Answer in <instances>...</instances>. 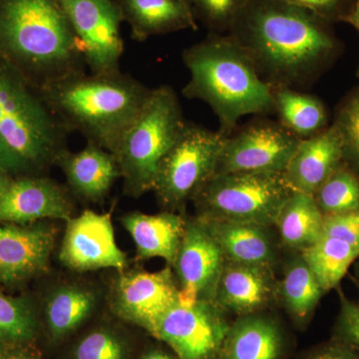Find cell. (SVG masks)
Here are the masks:
<instances>
[{"mask_svg":"<svg viewBox=\"0 0 359 359\" xmlns=\"http://www.w3.org/2000/svg\"><path fill=\"white\" fill-rule=\"evenodd\" d=\"M228 35L273 89L313 83L339 48L332 23L285 0H250Z\"/></svg>","mask_w":359,"mask_h":359,"instance_id":"cell-1","label":"cell"},{"mask_svg":"<svg viewBox=\"0 0 359 359\" xmlns=\"http://www.w3.org/2000/svg\"><path fill=\"white\" fill-rule=\"evenodd\" d=\"M0 58L39 90L87 69L59 0H0Z\"/></svg>","mask_w":359,"mask_h":359,"instance_id":"cell-2","label":"cell"},{"mask_svg":"<svg viewBox=\"0 0 359 359\" xmlns=\"http://www.w3.org/2000/svg\"><path fill=\"white\" fill-rule=\"evenodd\" d=\"M183 61L190 74L183 95L208 104L224 136L233 133L245 116L275 113L273 88L230 35L210 32L184 50Z\"/></svg>","mask_w":359,"mask_h":359,"instance_id":"cell-3","label":"cell"},{"mask_svg":"<svg viewBox=\"0 0 359 359\" xmlns=\"http://www.w3.org/2000/svg\"><path fill=\"white\" fill-rule=\"evenodd\" d=\"M69 133L115 154L123 136L147 103L152 88L131 75L75 73L40 90Z\"/></svg>","mask_w":359,"mask_h":359,"instance_id":"cell-4","label":"cell"},{"mask_svg":"<svg viewBox=\"0 0 359 359\" xmlns=\"http://www.w3.org/2000/svg\"><path fill=\"white\" fill-rule=\"evenodd\" d=\"M69 134L40 90L0 58V168L13 178L46 175Z\"/></svg>","mask_w":359,"mask_h":359,"instance_id":"cell-5","label":"cell"},{"mask_svg":"<svg viewBox=\"0 0 359 359\" xmlns=\"http://www.w3.org/2000/svg\"><path fill=\"white\" fill-rule=\"evenodd\" d=\"M186 122L174 89L168 85L152 88L147 103L114 154L126 195L139 198L153 191L160 163L176 143Z\"/></svg>","mask_w":359,"mask_h":359,"instance_id":"cell-6","label":"cell"},{"mask_svg":"<svg viewBox=\"0 0 359 359\" xmlns=\"http://www.w3.org/2000/svg\"><path fill=\"white\" fill-rule=\"evenodd\" d=\"M292 192L283 173L216 174L192 203L199 218L271 228Z\"/></svg>","mask_w":359,"mask_h":359,"instance_id":"cell-7","label":"cell"},{"mask_svg":"<svg viewBox=\"0 0 359 359\" xmlns=\"http://www.w3.org/2000/svg\"><path fill=\"white\" fill-rule=\"evenodd\" d=\"M224 138L219 131L186 122L156 175L153 191L165 211L184 215L187 204L214 176Z\"/></svg>","mask_w":359,"mask_h":359,"instance_id":"cell-8","label":"cell"},{"mask_svg":"<svg viewBox=\"0 0 359 359\" xmlns=\"http://www.w3.org/2000/svg\"><path fill=\"white\" fill-rule=\"evenodd\" d=\"M302 140L280 122H252L226 136L215 175L283 173Z\"/></svg>","mask_w":359,"mask_h":359,"instance_id":"cell-9","label":"cell"},{"mask_svg":"<svg viewBox=\"0 0 359 359\" xmlns=\"http://www.w3.org/2000/svg\"><path fill=\"white\" fill-rule=\"evenodd\" d=\"M93 74L119 72L124 22L117 0H59Z\"/></svg>","mask_w":359,"mask_h":359,"instance_id":"cell-10","label":"cell"},{"mask_svg":"<svg viewBox=\"0 0 359 359\" xmlns=\"http://www.w3.org/2000/svg\"><path fill=\"white\" fill-rule=\"evenodd\" d=\"M231 323L214 302L180 304L158 321L150 334L178 359H219Z\"/></svg>","mask_w":359,"mask_h":359,"instance_id":"cell-11","label":"cell"},{"mask_svg":"<svg viewBox=\"0 0 359 359\" xmlns=\"http://www.w3.org/2000/svg\"><path fill=\"white\" fill-rule=\"evenodd\" d=\"M180 304L171 266L156 271H122L110 289L109 306L118 318L150 334L165 313Z\"/></svg>","mask_w":359,"mask_h":359,"instance_id":"cell-12","label":"cell"},{"mask_svg":"<svg viewBox=\"0 0 359 359\" xmlns=\"http://www.w3.org/2000/svg\"><path fill=\"white\" fill-rule=\"evenodd\" d=\"M226 259L218 243L198 217L186 218L185 230L172 266L180 302H214Z\"/></svg>","mask_w":359,"mask_h":359,"instance_id":"cell-13","label":"cell"},{"mask_svg":"<svg viewBox=\"0 0 359 359\" xmlns=\"http://www.w3.org/2000/svg\"><path fill=\"white\" fill-rule=\"evenodd\" d=\"M59 261L77 273L127 266V255L116 243L110 212L85 210L65 222Z\"/></svg>","mask_w":359,"mask_h":359,"instance_id":"cell-14","label":"cell"},{"mask_svg":"<svg viewBox=\"0 0 359 359\" xmlns=\"http://www.w3.org/2000/svg\"><path fill=\"white\" fill-rule=\"evenodd\" d=\"M50 221L34 224H0V290L14 287L48 271L55 245Z\"/></svg>","mask_w":359,"mask_h":359,"instance_id":"cell-15","label":"cell"},{"mask_svg":"<svg viewBox=\"0 0 359 359\" xmlns=\"http://www.w3.org/2000/svg\"><path fill=\"white\" fill-rule=\"evenodd\" d=\"M71 193L46 175L13 178L0 200V224H28L68 221L73 217Z\"/></svg>","mask_w":359,"mask_h":359,"instance_id":"cell-16","label":"cell"},{"mask_svg":"<svg viewBox=\"0 0 359 359\" xmlns=\"http://www.w3.org/2000/svg\"><path fill=\"white\" fill-rule=\"evenodd\" d=\"M273 266L226 261L214 304L238 316L259 313L278 297Z\"/></svg>","mask_w":359,"mask_h":359,"instance_id":"cell-17","label":"cell"},{"mask_svg":"<svg viewBox=\"0 0 359 359\" xmlns=\"http://www.w3.org/2000/svg\"><path fill=\"white\" fill-rule=\"evenodd\" d=\"M344 163L341 136L332 124L314 136L302 139L283 175L294 192L313 195Z\"/></svg>","mask_w":359,"mask_h":359,"instance_id":"cell-18","label":"cell"},{"mask_svg":"<svg viewBox=\"0 0 359 359\" xmlns=\"http://www.w3.org/2000/svg\"><path fill=\"white\" fill-rule=\"evenodd\" d=\"M54 166L65 174L70 193L85 202H103L121 178L115 155L91 143L78 152L63 151Z\"/></svg>","mask_w":359,"mask_h":359,"instance_id":"cell-19","label":"cell"},{"mask_svg":"<svg viewBox=\"0 0 359 359\" xmlns=\"http://www.w3.org/2000/svg\"><path fill=\"white\" fill-rule=\"evenodd\" d=\"M121 223L136 245L137 261L160 257L173 266L185 230L184 215L165 210L158 214L131 212Z\"/></svg>","mask_w":359,"mask_h":359,"instance_id":"cell-20","label":"cell"},{"mask_svg":"<svg viewBox=\"0 0 359 359\" xmlns=\"http://www.w3.org/2000/svg\"><path fill=\"white\" fill-rule=\"evenodd\" d=\"M287 339L276 318L261 313L231 323L219 359H283Z\"/></svg>","mask_w":359,"mask_h":359,"instance_id":"cell-21","label":"cell"},{"mask_svg":"<svg viewBox=\"0 0 359 359\" xmlns=\"http://www.w3.org/2000/svg\"><path fill=\"white\" fill-rule=\"evenodd\" d=\"M200 219L218 243L226 261L257 266H275L278 256V245L269 226Z\"/></svg>","mask_w":359,"mask_h":359,"instance_id":"cell-22","label":"cell"},{"mask_svg":"<svg viewBox=\"0 0 359 359\" xmlns=\"http://www.w3.org/2000/svg\"><path fill=\"white\" fill-rule=\"evenodd\" d=\"M132 39L145 41L156 35L197 29V20L187 0H117Z\"/></svg>","mask_w":359,"mask_h":359,"instance_id":"cell-23","label":"cell"},{"mask_svg":"<svg viewBox=\"0 0 359 359\" xmlns=\"http://www.w3.org/2000/svg\"><path fill=\"white\" fill-rule=\"evenodd\" d=\"M323 219L325 215L313 195L292 192L283 205L275 226L283 245L302 252L323 237Z\"/></svg>","mask_w":359,"mask_h":359,"instance_id":"cell-24","label":"cell"},{"mask_svg":"<svg viewBox=\"0 0 359 359\" xmlns=\"http://www.w3.org/2000/svg\"><path fill=\"white\" fill-rule=\"evenodd\" d=\"M96 294L79 285H63L52 290L44 304L49 334L61 339L77 330L96 308Z\"/></svg>","mask_w":359,"mask_h":359,"instance_id":"cell-25","label":"cell"},{"mask_svg":"<svg viewBox=\"0 0 359 359\" xmlns=\"http://www.w3.org/2000/svg\"><path fill=\"white\" fill-rule=\"evenodd\" d=\"M325 292L301 254L287 264L278 283V297L294 325L301 328L306 327Z\"/></svg>","mask_w":359,"mask_h":359,"instance_id":"cell-26","label":"cell"},{"mask_svg":"<svg viewBox=\"0 0 359 359\" xmlns=\"http://www.w3.org/2000/svg\"><path fill=\"white\" fill-rule=\"evenodd\" d=\"M273 92L280 124L295 136L306 139L327 128V110L316 97L285 87Z\"/></svg>","mask_w":359,"mask_h":359,"instance_id":"cell-27","label":"cell"},{"mask_svg":"<svg viewBox=\"0 0 359 359\" xmlns=\"http://www.w3.org/2000/svg\"><path fill=\"white\" fill-rule=\"evenodd\" d=\"M325 292L334 289L359 257L358 248L337 238L321 237L299 252Z\"/></svg>","mask_w":359,"mask_h":359,"instance_id":"cell-28","label":"cell"},{"mask_svg":"<svg viewBox=\"0 0 359 359\" xmlns=\"http://www.w3.org/2000/svg\"><path fill=\"white\" fill-rule=\"evenodd\" d=\"M39 323L32 299L0 290V344L22 346L36 337Z\"/></svg>","mask_w":359,"mask_h":359,"instance_id":"cell-29","label":"cell"},{"mask_svg":"<svg viewBox=\"0 0 359 359\" xmlns=\"http://www.w3.org/2000/svg\"><path fill=\"white\" fill-rule=\"evenodd\" d=\"M313 196L325 216L358 211L359 177L344 163L321 184Z\"/></svg>","mask_w":359,"mask_h":359,"instance_id":"cell-30","label":"cell"},{"mask_svg":"<svg viewBox=\"0 0 359 359\" xmlns=\"http://www.w3.org/2000/svg\"><path fill=\"white\" fill-rule=\"evenodd\" d=\"M196 20L212 33L228 34L233 21L250 0H187Z\"/></svg>","mask_w":359,"mask_h":359,"instance_id":"cell-31","label":"cell"},{"mask_svg":"<svg viewBox=\"0 0 359 359\" xmlns=\"http://www.w3.org/2000/svg\"><path fill=\"white\" fill-rule=\"evenodd\" d=\"M334 124L344 145V162L359 177V86L340 106Z\"/></svg>","mask_w":359,"mask_h":359,"instance_id":"cell-32","label":"cell"},{"mask_svg":"<svg viewBox=\"0 0 359 359\" xmlns=\"http://www.w3.org/2000/svg\"><path fill=\"white\" fill-rule=\"evenodd\" d=\"M125 348L121 340L105 330H95L86 335L75 349V359H124Z\"/></svg>","mask_w":359,"mask_h":359,"instance_id":"cell-33","label":"cell"},{"mask_svg":"<svg viewBox=\"0 0 359 359\" xmlns=\"http://www.w3.org/2000/svg\"><path fill=\"white\" fill-rule=\"evenodd\" d=\"M323 237L337 238L359 249V210L325 216Z\"/></svg>","mask_w":359,"mask_h":359,"instance_id":"cell-34","label":"cell"},{"mask_svg":"<svg viewBox=\"0 0 359 359\" xmlns=\"http://www.w3.org/2000/svg\"><path fill=\"white\" fill-rule=\"evenodd\" d=\"M304 7L328 22H347L355 0H285Z\"/></svg>","mask_w":359,"mask_h":359,"instance_id":"cell-35","label":"cell"},{"mask_svg":"<svg viewBox=\"0 0 359 359\" xmlns=\"http://www.w3.org/2000/svg\"><path fill=\"white\" fill-rule=\"evenodd\" d=\"M337 339L346 342L359 351V304L341 295V308L337 320Z\"/></svg>","mask_w":359,"mask_h":359,"instance_id":"cell-36","label":"cell"},{"mask_svg":"<svg viewBox=\"0 0 359 359\" xmlns=\"http://www.w3.org/2000/svg\"><path fill=\"white\" fill-rule=\"evenodd\" d=\"M299 359H359V351L341 340L314 347Z\"/></svg>","mask_w":359,"mask_h":359,"instance_id":"cell-37","label":"cell"},{"mask_svg":"<svg viewBox=\"0 0 359 359\" xmlns=\"http://www.w3.org/2000/svg\"><path fill=\"white\" fill-rule=\"evenodd\" d=\"M2 359H39L22 346L11 347Z\"/></svg>","mask_w":359,"mask_h":359,"instance_id":"cell-38","label":"cell"},{"mask_svg":"<svg viewBox=\"0 0 359 359\" xmlns=\"http://www.w3.org/2000/svg\"><path fill=\"white\" fill-rule=\"evenodd\" d=\"M140 359H178L175 358L173 354L167 353V351H163L161 348H152L149 349L146 351L143 355L141 356Z\"/></svg>","mask_w":359,"mask_h":359,"instance_id":"cell-39","label":"cell"},{"mask_svg":"<svg viewBox=\"0 0 359 359\" xmlns=\"http://www.w3.org/2000/svg\"><path fill=\"white\" fill-rule=\"evenodd\" d=\"M13 177L9 176L6 171L0 168V200L4 197L6 194L7 189L11 186V182H13Z\"/></svg>","mask_w":359,"mask_h":359,"instance_id":"cell-40","label":"cell"},{"mask_svg":"<svg viewBox=\"0 0 359 359\" xmlns=\"http://www.w3.org/2000/svg\"><path fill=\"white\" fill-rule=\"evenodd\" d=\"M347 23L353 25L359 33V0H355V2H354L353 11L349 15Z\"/></svg>","mask_w":359,"mask_h":359,"instance_id":"cell-41","label":"cell"},{"mask_svg":"<svg viewBox=\"0 0 359 359\" xmlns=\"http://www.w3.org/2000/svg\"><path fill=\"white\" fill-rule=\"evenodd\" d=\"M9 348H11V346H6L4 344H0V359L4 358Z\"/></svg>","mask_w":359,"mask_h":359,"instance_id":"cell-42","label":"cell"},{"mask_svg":"<svg viewBox=\"0 0 359 359\" xmlns=\"http://www.w3.org/2000/svg\"><path fill=\"white\" fill-rule=\"evenodd\" d=\"M358 269H359V262H358Z\"/></svg>","mask_w":359,"mask_h":359,"instance_id":"cell-43","label":"cell"},{"mask_svg":"<svg viewBox=\"0 0 359 359\" xmlns=\"http://www.w3.org/2000/svg\"><path fill=\"white\" fill-rule=\"evenodd\" d=\"M358 287H359V285H358Z\"/></svg>","mask_w":359,"mask_h":359,"instance_id":"cell-44","label":"cell"}]
</instances>
